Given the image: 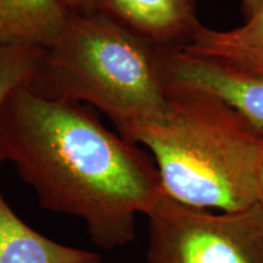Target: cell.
I'll return each mask as SVG.
<instances>
[{"instance_id":"7a4b0ae2","label":"cell","mask_w":263,"mask_h":263,"mask_svg":"<svg viewBox=\"0 0 263 263\" xmlns=\"http://www.w3.org/2000/svg\"><path fill=\"white\" fill-rule=\"evenodd\" d=\"M168 112L159 122L117 132L150 151L163 192L197 209L235 212L258 202L263 137L224 100L167 82Z\"/></svg>"},{"instance_id":"6da1fadb","label":"cell","mask_w":263,"mask_h":263,"mask_svg":"<svg viewBox=\"0 0 263 263\" xmlns=\"http://www.w3.org/2000/svg\"><path fill=\"white\" fill-rule=\"evenodd\" d=\"M0 161L14 164L42 207L82 219L101 249L130 244L137 216L164 195L150 154L107 129L90 106L49 100L27 85L0 111Z\"/></svg>"},{"instance_id":"277c9868","label":"cell","mask_w":263,"mask_h":263,"mask_svg":"<svg viewBox=\"0 0 263 263\" xmlns=\"http://www.w3.org/2000/svg\"><path fill=\"white\" fill-rule=\"evenodd\" d=\"M149 219V263H263V209L212 213L164 194Z\"/></svg>"},{"instance_id":"4fadbf2b","label":"cell","mask_w":263,"mask_h":263,"mask_svg":"<svg viewBox=\"0 0 263 263\" xmlns=\"http://www.w3.org/2000/svg\"><path fill=\"white\" fill-rule=\"evenodd\" d=\"M258 205L263 209V162L259 172V180H258Z\"/></svg>"},{"instance_id":"5b68a950","label":"cell","mask_w":263,"mask_h":263,"mask_svg":"<svg viewBox=\"0 0 263 263\" xmlns=\"http://www.w3.org/2000/svg\"><path fill=\"white\" fill-rule=\"evenodd\" d=\"M166 82L201 88L224 100L263 137V78L184 50H160Z\"/></svg>"},{"instance_id":"8fae6325","label":"cell","mask_w":263,"mask_h":263,"mask_svg":"<svg viewBox=\"0 0 263 263\" xmlns=\"http://www.w3.org/2000/svg\"><path fill=\"white\" fill-rule=\"evenodd\" d=\"M71 14H90L98 11V0H62Z\"/></svg>"},{"instance_id":"7c38bea8","label":"cell","mask_w":263,"mask_h":263,"mask_svg":"<svg viewBox=\"0 0 263 263\" xmlns=\"http://www.w3.org/2000/svg\"><path fill=\"white\" fill-rule=\"evenodd\" d=\"M259 3L261 0H241V11L245 18H248L257 9Z\"/></svg>"},{"instance_id":"9c48e42d","label":"cell","mask_w":263,"mask_h":263,"mask_svg":"<svg viewBox=\"0 0 263 263\" xmlns=\"http://www.w3.org/2000/svg\"><path fill=\"white\" fill-rule=\"evenodd\" d=\"M70 15L62 0H0V45L50 48Z\"/></svg>"},{"instance_id":"30bf717a","label":"cell","mask_w":263,"mask_h":263,"mask_svg":"<svg viewBox=\"0 0 263 263\" xmlns=\"http://www.w3.org/2000/svg\"><path fill=\"white\" fill-rule=\"evenodd\" d=\"M43 50L27 45H0V111L12 91L29 84Z\"/></svg>"},{"instance_id":"ba28073f","label":"cell","mask_w":263,"mask_h":263,"mask_svg":"<svg viewBox=\"0 0 263 263\" xmlns=\"http://www.w3.org/2000/svg\"><path fill=\"white\" fill-rule=\"evenodd\" d=\"M0 263H101V256L41 234L20 218L0 193Z\"/></svg>"},{"instance_id":"3957f363","label":"cell","mask_w":263,"mask_h":263,"mask_svg":"<svg viewBox=\"0 0 263 263\" xmlns=\"http://www.w3.org/2000/svg\"><path fill=\"white\" fill-rule=\"evenodd\" d=\"M27 87L49 100L95 107L117 130L168 112L159 49L99 11L70 15Z\"/></svg>"},{"instance_id":"8992f818","label":"cell","mask_w":263,"mask_h":263,"mask_svg":"<svg viewBox=\"0 0 263 263\" xmlns=\"http://www.w3.org/2000/svg\"><path fill=\"white\" fill-rule=\"evenodd\" d=\"M98 11L160 50H179L202 24L196 0H98Z\"/></svg>"},{"instance_id":"52a82bcc","label":"cell","mask_w":263,"mask_h":263,"mask_svg":"<svg viewBox=\"0 0 263 263\" xmlns=\"http://www.w3.org/2000/svg\"><path fill=\"white\" fill-rule=\"evenodd\" d=\"M180 50L263 78V0L238 27L218 31L201 25Z\"/></svg>"}]
</instances>
